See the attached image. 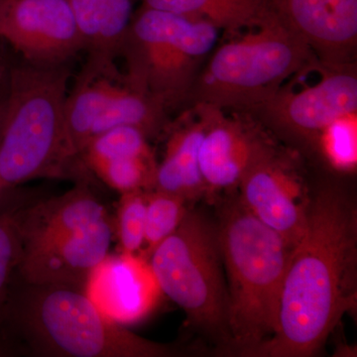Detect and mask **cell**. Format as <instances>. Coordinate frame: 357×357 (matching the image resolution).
I'll use <instances>...</instances> for the list:
<instances>
[{
  "instance_id": "obj_7",
  "label": "cell",
  "mask_w": 357,
  "mask_h": 357,
  "mask_svg": "<svg viewBox=\"0 0 357 357\" xmlns=\"http://www.w3.org/2000/svg\"><path fill=\"white\" fill-rule=\"evenodd\" d=\"M148 261L162 293L184 310L192 326L229 351L227 288L217 227L188 211Z\"/></svg>"
},
{
  "instance_id": "obj_4",
  "label": "cell",
  "mask_w": 357,
  "mask_h": 357,
  "mask_svg": "<svg viewBox=\"0 0 357 357\" xmlns=\"http://www.w3.org/2000/svg\"><path fill=\"white\" fill-rule=\"evenodd\" d=\"M321 67L311 49L270 13L257 27L215 49L189 98L225 112L248 114L290 77Z\"/></svg>"
},
{
  "instance_id": "obj_24",
  "label": "cell",
  "mask_w": 357,
  "mask_h": 357,
  "mask_svg": "<svg viewBox=\"0 0 357 357\" xmlns=\"http://www.w3.org/2000/svg\"><path fill=\"white\" fill-rule=\"evenodd\" d=\"M146 192L136 190L123 192L119 199L114 223L121 252L141 255L146 225Z\"/></svg>"
},
{
  "instance_id": "obj_13",
  "label": "cell",
  "mask_w": 357,
  "mask_h": 357,
  "mask_svg": "<svg viewBox=\"0 0 357 357\" xmlns=\"http://www.w3.org/2000/svg\"><path fill=\"white\" fill-rule=\"evenodd\" d=\"M84 293L105 317L126 326L149 314L162 291L147 259L119 252L93 268Z\"/></svg>"
},
{
  "instance_id": "obj_12",
  "label": "cell",
  "mask_w": 357,
  "mask_h": 357,
  "mask_svg": "<svg viewBox=\"0 0 357 357\" xmlns=\"http://www.w3.org/2000/svg\"><path fill=\"white\" fill-rule=\"evenodd\" d=\"M270 13L309 47L321 65L352 64L357 0H264Z\"/></svg>"
},
{
  "instance_id": "obj_1",
  "label": "cell",
  "mask_w": 357,
  "mask_h": 357,
  "mask_svg": "<svg viewBox=\"0 0 357 357\" xmlns=\"http://www.w3.org/2000/svg\"><path fill=\"white\" fill-rule=\"evenodd\" d=\"M357 210L344 190L311 199L304 234L282 285L276 330L252 356L306 357L321 349L356 304Z\"/></svg>"
},
{
  "instance_id": "obj_14",
  "label": "cell",
  "mask_w": 357,
  "mask_h": 357,
  "mask_svg": "<svg viewBox=\"0 0 357 357\" xmlns=\"http://www.w3.org/2000/svg\"><path fill=\"white\" fill-rule=\"evenodd\" d=\"M204 131L199 147V170L206 192L234 190L266 139L245 122L213 105L195 103Z\"/></svg>"
},
{
  "instance_id": "obj_19",
  "label": "cell",
  "mask_w": 357,
  "mask_h": 357,
  "mask_svg": "<svg viewBox=\"0 0 357 357\" xmlns=\"http://www.w3.org/2000/svg\"><path fill=\"white\" fill-rule=\"evenodd\" d=\"M141 6L194 20H206L225 32L261 24L270 15L264 0H140Z\"/></svg>"
},
{
  "instance_id": "obj_2",
  "label": "cell",
  "mask_w": 357,
  "mask_h": 357,
  "mask_svg": "<svg viewBox=\"0 0 357 357\" xmlns=\"http://www.w3.org/2000/svg\"><path fill=\"white\" fill-rule=\"evenodd\" d=\"M227 272L229 351L253 356L273 335L292 246L239 197L223 204L217 227Z\"/></svg>"
},
{
  "instance_id": "obj_18",
  "label": "cell",
  "mask_w": 357,
  "mask_h": 357,
  "mask_svg": "<svg viewBox=\"0 0 357 357\" xmlns=\"http://www.w3.org/2000/svg\"><path fill=\"white\" fill-rule=\"evenodd\" d=\"M89 55L115 59L133 15L132 0H68Z\"/></svg>"
},
{
  "instance_id": "obj_23",
  "label": "cell",
  "mask_w": 357,
  "mask_h": 357,
  "mask_svg": "<svg viewBox=\"0 0 357 357\" xmlns=\"http://www.w3.org/2000/svg\"><path fill=\"white\" fill-rule=\"evenodd\" d=\"M317 148L335 170L351 172L357 165V112L333 121L319 134Z\"/></svg>"
},
{
  "instance_id": "obj_15",
  "label": "cell",
  "mask_w": 357,
  "mask_h": 357,
  "mask_svg": "<svg viewBox=\"0 0 357 357\" xmlns=\"http://www.w3.org/2000/svg\"><path fill=\"white\" fill-rule=\"evenodd\" d=\"M115 59L88 55L74 88L68 93L65 126L73 156L79 160L82 150L91 138L93 126L126 84V75L115 65Z\"/></svg>"
},
{
  "instance_id": "obj_25",
  "label": "cell",
  "mask_w": 357,
  "mask_h": 357,
  "mask_svg": "<svg viewBox=\"0 0 357 357\" xmlns=\"http://www.w3.org/2000/svg\"><path fill=\"white\" fill-rule=\"evenodd\" d=\"M22 253L16 213H0V306L6 298L13 272Z\"/></svg>"
},
{
  "instance_id": "obj_16",
  "label": "cell",
  "mask_w": 357,
  "mask_h": 357,
  "mask_svg": "<svg viewBox=\"0 0 357 357\" xmlns=\"http://www.w3.org/2000/svg\"><path fill=\"white\" fill-rule=\"evenodd\" d=\"M109 217L102 202L82 183L16 213L22 248L88 229Z\"/></svg>"
},
{
  "instance_id": "obj_11",
  "label": "cell",
  "mask_w": 357,
  "mask_h": 357,
  "mask_svg": "<svg viewBox=\"0 0 357 357\" xmlns=\"http://www.w3.org/2000/svg\"><path fill=\"white\" fill-rule=\"evenodd\" d=\"M114 236V223L109 217L88 229L22 248L17 270L30 286L84 291L89 275L109 255Z\"/></svg>"
},
{
  "instance_id": "obj_9",
  "label": "cell",
  "mask_w": 357,
  "mask_h": 357,
  "mask_svg": "<svg viewBox=\"0 0 357 357\" xmlns=\"http://www.w3.org/2000/svg\"><path fill=\"white\" fill-rule=\"evenodd\" d=\"M0 38L28 64L67 65L84 50L68 0H0Z\"/></svg>"
},
{
  "instance_id": "obj_17",
  "label": "cell",
  "mask_w": 357,
  "mask_h": 357,
  "mask_svg": "<svg viewBox=\"0 0 357 357\" xmlns=\"http://www.w3.org/2000/svg\"><path fill=\"white\" fill-rule=\"evenodd\" d=\"M204 131L203 119L194 109L174 126L167 140L164 158L157 165L154 190L176 195L187 202L196 201L208 194L199 163Z\"/></svg>"
},
{
  "instance_id": "obj_22",
  "label": "cell",
  "mask_w": 357,
  "mask_h": 357,
  "mask_svg": "<svg viewBox=\"0 0 357 357\" xmlns=\"http://www.w3.org/2000/svg\"><path fill=\"white\" fill-rule=\"evenodd\" d=\"M157 165L154 155H152L98 162L86 168L95 173L105 185L123 194L136 190H154Z\"/></svg>"
},
{
  "instance_id": "obj_5",
  "label": "cell",
  "mask_w": 357,
  "mask_h": 357,
  "mask_svg": "<svg viewBox=\"0 0 357 357\" xmlns=\"http://www.w3.org/2000/svg\"><path fill=\"white\" fill-rule=\"evenodd\" d=\"M20 321L32 347L45 356L163 357L175 352L114 323L83 290L67 286H31Z\"/></svg>"
},
{
  "instance_id": "obj_6",
  "label": "cell",
  "mask_w": 357,
  "mask_h": 357,
  "mask_svg": "<svg viewBox=\"0 0 357 357\" xmlns=\"http://www.w3.org/2000/svg\"><path fill=\"white\" fill-rule=\"evenodd\" d=\"M218 31L208 21L141 6L133 13L119 56L126 60L129 81L169 109L189 98Z\"/></svg>"
},
{
  "instance_id": "obj_10",
  "label": "cell",
  "mask_w": 357,
  "mask_h": 357,
  "mask_svg": "<svg viewBox=\"0 0 357 357\" xmlns=\"http://www.w3.org/2000/svg\"><path fill=\"white\" fill-rule=\"evenodd\" d=\"M238 188L248 210L294 248L306 229L311 199L290 162L266 141Z\"/></svg>"
},
{
  "instance_id": "obj_21",
  "label": "cell",
  "mask_w": 357,
  "mask_h": 357,
  "mask_svg": "<svg viewBox=\"0 0 357 357\" xmlns=\"http://www.w3.org/2000/svg\"><path fill=\"white\" fill-rule=\"evenodd\" d=\"M188 202L176 195L151 190L146 192V225L141 256L149 259L159 244L178 229L185 213Z\"/></svg>"
},
{
  "instance_id": "obj_3",
  "label": "cell",
  "mask_w": 357,
  "mask_h": 357,
  "mask_svg": "<svg viewBox=\"0 0 357 357\" xmlns=\"http://www.w3.org/2000/svg\"><path fill=\"white\" fill-rule=\"evenodd\" d=\"M67 65L17 66L9 75L0 131V175L6 191L39 178L67 177L77 160L66 135Z\"/></svg>"
},
{
  "instance_id": "obj_26",
  "label": "cell",
  "mask_w": 357,
  "mask_h": 357,
  "mask_svg": "<svg viewBox=\"0 0 357 357\" xmlns=\"http://www.w3.org/2000/svg\"><path fill=\"white\" fill-rule=\"evenodd\" d=\"M4 109H6V100H0V131H1L2 119H3ZM3 184H2L1 175H0V197L6 192Z\"/></svg>"
},
{
  "instance_id": "obj_8",
  "label": "cell",
  "mask_w": 357,
  "mask_h": 357,
  "mask_svg": "<svg viewBox=\"0 0 357 357\" xmlns=\"http://www.w3.org/2000/svg\"><path fill=\"white\" fill-rule=\"evenodd\" d=\"M321 79L299 91L283 86L248 114L286 139L317 148L319 134L333 121L357 112V72L352 64L321 65Z\"/></svg>"
},
{
  "instance_id": "obj_20",
  "label": "cell",
  "mask_w": 357,
  "mask_h": 357,
  "mask_svg": "<svg viewBox=\"0 0 357 357\" xmlns=\"http://www.w3.org/2000/svg\"><path fill=\"white\" fill-rule=\"evenodd\" d=\"M149 138L140 129L132 126H119L93 136L79 153V158L89 167L98 162L126 158V157L152 156Z\"/></svg>"
}]
</instances>
